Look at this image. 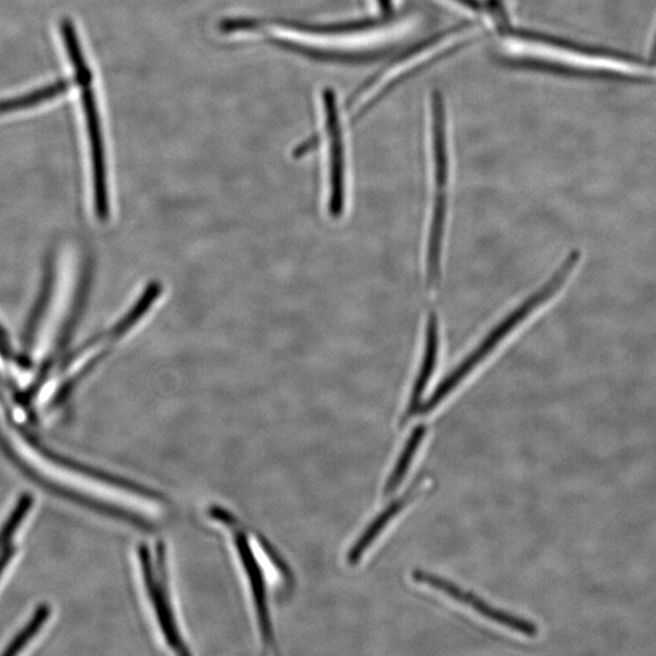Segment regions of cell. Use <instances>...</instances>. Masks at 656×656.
I'll list each match as a JSON object with an SVG mask.
<instances>
[{
    "mask_svg": "<svg viewBox=\"0 0 656 656\" xmlns=\"http://www.w3.org/2000/svg\"><path fill=\"white\" fill-rule=\"evenodd\" d=\"M583 259V251L574 248L566 255L560 268L553 276L547 280L541 289L536 291L517 306L505 319H503L481 342L472 353H470L461 364H459L450 375H448L433 393V396L426 400L419 413L426 414L433 411L469 374L481 361L494 350L511 332L528 319L541 306L549 303L560 293L569 280L574 276L579 262Z\"/></svg>",
    "mask_w": 656,
    "mask_h": 656,
    "instance_id": "cell-3",
    "label": "cell"
},
{
    "mask_svg": "<svg viewBox=\"0 0 656 656\" xmlns=\"http://www.w3.org/2000/svg\"><path fill=\"white\" fill-rule=\"evenodd\" d=\"M50 617V607L48 605H40L32 618L26 623V626L22 629L16 636L11 640L7 645L5 651L2 655L11 656L19 654L26 645L37 636L44 623L48 621Z\"/></svg>",
    "mask_w": 656,
    "mask_h": 656,
    "instance_id": "cell-15",
    "label": "cell"
},
{
    "mask_svg": "<svg viewBox=\"0 0 656 656\" xmlns=\"http://www.w3.org/2000/svg\"><path fill=\"white\" fill-rule=\"evenodd\" d=\"M485 31L487 27L480 22L464 20L461 24L437 32L405 49L383 66L350 97L345 108L348 119L350 122H360L402 82L431 68L432 65L473 46L483 38Z\"/></svg>",
    "mask_w": 656,
    "mask_h": 656,
    "instance_id": "cell-2",
    "label": "cell"
},
{
    "mask_svg": "<svg viewBox=\"0 0 656 656\" xmlns=\"http://www.w3.org/2000/svg\"><path fill=\"white\" fill-rule=\"evenodd\" d=\"M437 350H440V325H437V317L435 313H431L429 325H426V339L423 363L420 370L418 379H415L414 387L412 389L411 398L409 401L408 415L419 413L421 409V401L423 393L429 385V382L433 375Z\"/></svg>",
    "mask_w": 656,
    "mask_h": 656,
    "instance_id": "cell-12",
    "label": "cell"
},
{
    "mask_svg": "<svg viewBox=\"0 0 656 656\" xmlns=\"http://www.w3.org/2000/svg\"><path fill=\"white\" fill-rule=\"evenodd\" d=\"M485 10V27L497 35L512 26L507 0H480Z\"/></svg>",
    "mask_w": 656,
    "mask_h": 656,
    "instance_id": "cell-18",
    "label": "cell"
},
{
    "mask_svg": "<svg viewBox=\"0 0 656 656\" xmlns=\"http://www.w3.org/2000/svg\"><path fill=\"white\" fill-rule=\"evenodd\" d=\"M410 492L407 496H403L397 501H394L391 505L383 511L379 516L371 523L366 531L360 536L359 541L353 546V549L349 552L350 564H356L360 561L361 555L368 549V546L374 542L377 536L385 529L393 517H396L401 508L407 505Z\"/></svg>",
    "mask_w": 656,
    "mask_h": 656,
    "instance_id": "cell-14",
    "label": "cell"
},
{
    "mask_svg": "<svg viewBox=\"0 0 656 656\" xmlns=\"http://www.w3.org/2000/svg\"><path fill=\"white\" fill-rule=\"evenodd\" d=\"M374 16H391L396 14L397 0H366Z\"/></svg>",
    "mask_w": 656,
    "mask_h": 656,
    "instance_id": "cell-21",
    "label": "cell"
},
{
    "mask_svg": "<svg viewBox=\"0 0 656 656\" xmlns=\"http://www.w3.org/2000/svg\"><path fill=\"white\" fill-rule=\"evenodd\" d=\"M499 62L512 70L551 73L567 77V79L607 80L637 84H648L653 82V80L644 75H633L605 69L578 68V66L536 57V55H517V57L502 59Z\"/></svg>",
    "mask_w": 656,
    "mask_h": 656,
    "instance_id": "cell-8",
    "label": "cell"
},
{
    "mask_svg": "<svg viewBox=\"0 0 656 656\" xmlns=\"http://www.w3.org/2000/svg\"><path fill=\"white\" fill-rule=\"evenodd\" d=\"M435 2L455 11L465 20L478 21L485 26V10L480 0H435Z\"/></svg>",
    "mask_w": 656,
    "mask_h": 656,
    "instance_id": "cell-20",
    "label": "cell"
},
{
    "mask_svg": "<svg viewBox=\"0 0 656 656\" xmlns=\"http://www.w3.org/2000/svg\"><path fill=\"white\" fill-rule=\"evenodd\" d=\"M15 553L16 549L10 544H8L2 552H0V576H2L11 561V558H13Z\"/></svg>",
    "mask_w": 656,
    "mask_h": 656,
    "instance_id": "cell-22",
    "label": "cell"
},
{
    "mask_svg": "<svg viewBox=\"0 0 656 656\" xmlns=\"http://www.w3.org/2000/svg\"><path fill=\"white\" fill-rule=\"evenodd\" d=\"M51 288H52V268L49 267L48 272H47V278H46V284H44V289L42 290L37 305L35 306V311H33V313L31 314L30 321L26 327V332H25L26 348H31V345L33 343V339H35V335L37 332V328L40 323L42 315L44 314V311H46L47 305L50 300Z\"/></svg>",
    "mask_w": 656,
    "mask_h": 656,
    "instance_id": "cell-19",
    "label": "cell"
},
{
    "mask_svg": "<svg viewBox=\"0 0 656 656\" xmlns=\"http://www.w3.org/2000/svg\"><path fill=\"white\" fill-rule=\"evenodd\" d=\"M279 26L319 38V46L281 38H269L271 46L301 55L306 59L333 63H359L382 58L418 24L413 15L372 16L363 20L315 25L292 20L225 19L223 32L251 31L266 25Z\"/></svg>",
    "mask_w": 656,
    "mask_h": 656,
    "instance_id": "cell-1",
    "label": "cell"
},
{
    "mask_svg": "<svg viewBox=\"0 0 656 656\" xmlns=\"http://www.w3.org/2000/svg\"><path fill=\"white\" fill-rule=\"evenodd\" d=\"M511 31L514 33V35L524 40L541 44V46L547 48H553L577 55H584V57L589 58L618 60L634 66H641V68L645 69L655 68V65L652 61L645 60L639 57V55H634L631 52L620 51L617 49L605 47L588 46V44L578 43L562 37H555L552 35H546V33L535 32L530 30L511 27Z\"/></svg>",
    "mask_w": 656,
    "mask_h": 656,
    "instance_id": "cell-11",
    "label": "cell"
},
{
    "mask_svg": "<svg viewBox=\"0 0 656 656\" xmlns=\"http://www.w3.org/2000/svg\"><path fill=\"white\" fill-rule=\"evenodd\" d=\"M651 61L656 66V36H655L654 44H653Z\"/></svg>",
    "mask_w": 656,
    "mask_h": 656,
    "instance_id": "cell-24",
    "label": "cell"
},
{
    "mask_svg": "<svg viewBox=\"0 0 656 656\" xmlns=\"http://www.w3.org/2000/svg\"><path fill=\"white\" fill-rule=\"evenodd\" d=\"M33 506V497L30 494L22 495L16 506L9 514L7 522L0 528V552L9 544V541L17 531L20 525L26 518L30 509Z\"/></svg>",
    "mask_w": 656,
    "mask_h": 656,
    "instance_id": "cell-17",
    "label": "cell"
},
{
    "mask_svg": "<svg viewBox=\"0 0 656 656\" xmlns=\"http://www.w3.org/2000/svg\"><path fill=\"white\" fill-rule=\"evenodd\" d=\"M0 354H2L5 359L10 358V347L7 339V335L0 327Z\"/></svg>",
    "mask_w": 656,
    "mask_h": 656,
    "instance_id": "cell-23",
    "label": "cell"
},
{
    "mask_svg": "<svg viewBox=\"0 0 656 656\" xmlns=\"http://www.w3.org/2000/svg\"><path fill=\"white\" fill-rule=\"evenodd\" d=\"M65 48L75 72V83L81 86L82 105L92 153L95 212L101 221H106L109 212L106 160L101 117H98L96 97L92 86L93 75L82 51L79 36L66 37Z\"/></svg>",
    "mask_w": 656,
    "mask_h": 656,
    "instance_id": "cell-4",
    "label": "cell"
},
{
    "mask_svg": "<svg viewBox=\"0 0 656 656\" xmlns=\"http://www.w3.org/2000/svg\"><path fill=\"white\" fill-rule=\"evenodd\" d=\"M72 80H60L47 86L39 87L37 91H33L16 97L5 98V101H0V115L38 106L43 103L51 101L54 97L65 94L70 90Z\"/></svg>",
    "mask_w": 656,
    "mask_h": 656,
    "instance_id": "cell-13",
    "label": "cell"
},
{
    "mask_svg": "<svg viewBox=\"0 0 656 656\" xmlns=\"http://www.w3.org/2000/svg\"><path fill=\"white\" fill-rule=\"evenodd\" d=\"M424 434L425 426L423 425L418 426V429H415L412 432L407 447H405V450L402 452L399 458L397 467L394 468L393 473L388 480L386 487V494H390L391 491L396 490L400 485L403 477L407 476L412 458L415 455V452H418V448L421 444V441L424 437Z\"/></svg>",
    "mask_w": 656,
    "mask_h": 656,
    "instance_id": "cell-16",
    "label": "cell"
},
{
    "mask_svg": "<svg viewBox=\"0 0 656 656\" xmlns=\"http://www.w3.org/2000/svg\"><path fill=\"white\" fill-rule=\"evenodd\" d=\"M138 558L147 595L153 610V616H155L162 631L163 639L166 640L175 652L188 653L173 611L166 551H164L162 544H159L156 552L153 553L148 546L142 544L139 547Z\"/></svg>",
    "mask_w": 656,
    "mask_h": 656,
    "instance_id": "cell-5",
    "label": "cell"
},
{
    "mask_svg": "<svg viewBox=\"0 0 656 656\" xmlns=\"http://www.w3.org/2000/svg\"><path fill=\"white\" fill-rule=\"evenodd\" d=\"M232 525V523H230ZM233 540L241 565L249 584L251 601H254L259 631L262 642L269 645L273 641L272 625L268 604V585L265 571L255 553L249 535L244 529L234 528L232 525Z\"/></svg>",
    "mask_w": 656,
    "mask_h": 656,
    "instance_id": "cell-7",
    "label": "cell"
},
{
    "mask_svg": "<svg viewBox=\"0 0 656 656\" xmlns=\"http://www.w3.org/2000/svg\"><path fill=\"white\" fill-rule=\"evenodd\" d=\"M414 582L422 583L437 590H442L447 596L461 601V604L472 607L475 610L479 612V614L484 616L485 618L501 623V625H505L508 629L520 632L523 634H527L529 637H535L538 634V628L534 625L532 622L519 619L517 617L508 614V612L499 610L494 607H491L485 604V601L479 599L473 594L466 593V590L459 588L458 586L446 582V579L436 576L434 574L424 573L421 571L413 573Z\"/></svg>",
    "mask_w": 656,
    "mask_h": 656,
    "instance_id": "cell-10",
    "label": "cell"
},
{
    "mask_svg": "<svg viewBox=\"0 0 656 656\" xmlns=\"http://www.w3.org/2000/svg\"><path fill=\"white\" fill-rule=\"evenodd\" d=\"M321 106L330 171V212L338 218L344 211L345 139L341 107L332 87L326 86L321 91Z\"/></svg>",
    "mask_w": 656,
    "mask_h": 656,
    "instance_id": "cell-6",
    "label": "cell"
},
{
    "mask_svg": "<svg viewBox=\"0 0 656 656\" xmlns=\"http://www.w3.org/2000/svg\"><path fill=\"white\" fill-rule=\"evenodd\" d=\"M426 125L432 150L435 195H446L448 178V118L444 95L433 91L426 102Z\"/></svg>",
    "mask_w": 656,
    "mask_h": 656,
    "instance_id": "cell-9",
    "label": "cell"
}]
</instances>
